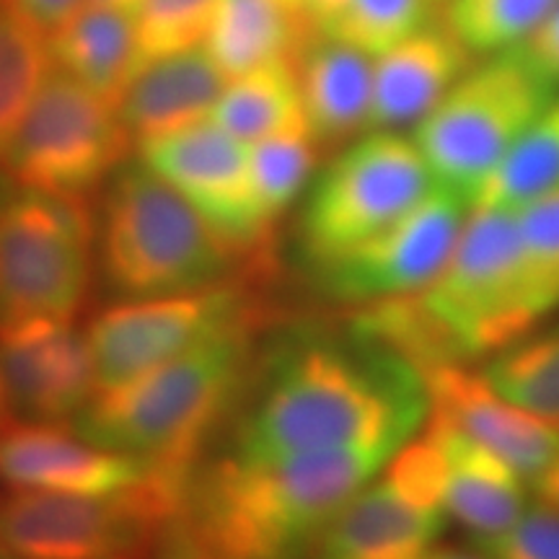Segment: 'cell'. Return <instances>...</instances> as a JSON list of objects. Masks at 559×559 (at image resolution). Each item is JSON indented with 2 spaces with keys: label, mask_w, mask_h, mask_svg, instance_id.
Masks as SVG:
<instances>
[{
  "label": "cell",
  "mask_w": 559,
  "mask_h": 559,
  "mask_svg": "<svg viewBox=\"0 0 559 559\" xmlns=\"http://www.w3.org/2000/svg\"><path fill=\"white\" fill-rule=\"evenodd\" d=\"M428 389L394 349L349 326H290L264 340L228 419L226 451L290 456L334 449L396 451L423 430Z\"/></svg>",
  "instance_id": "cell-1"
},
{
  "label": "cell",
  "mask_w": 559,
  "mask_h": 559,
  "mask_svg": "<svg viewBox=\"0 0 559 559\" xmlns=\"http://www.w3.org/2000/svg\"><path fill=\"white\" fill-rule=\"evenodd\" d=\"M515 210L472 205L443 270L423 290L360 306L349 326L419 373L469 366L536 332Z\"/></svg>",
  "instance_id": "cell-2"
},
{
  "label": "cell",
  "mask_w": 559,
  "mask_h": 559,
  "mask_svg": "<svg viewBox=\"0 0 559 559\" xmlns=\"http://www.w3.org/2000/svg\"><path fill=\"white\" fill-rule=\"evenodd\" d=\"M394 456L334 449L290 456L202 459L181 519L221 559H311L334 515Z\"/></svg>",
  "instance_id": "cell-3"
},
{
  "label": "cell",
  "mask_w": 559,
  "mask_h": 559,
  "mask_svg": "<svg viewBox=\"0 0 559 559\" xmlns=\"http://www.w3.org/2000/svg\"><path fill=\"white\" fill-rule=\"evenodd\" d=\"M264 324L267 317L241 321L140 379L102 391L73 419V428L187 489L207 443L239 407Z\"/></svg>",
  "instance_id": "cell-4"
},
{
  "label": "cell",
  "mask_w": 559,
  "mask_h": 559,
  "mask_svg": "<svg viewBox=\"0 0 559 559\" xmlns=\"http://www.w3.org/2000/svg\"><path fill=\"white\" fill-rule=\"evenodd\" d=\"M96 251L104 285L120 300L213 288L249 270L190 200L143 160L122 164L104 187Z\"/></svg>",
  "instance_id": "cell-5"
},
{
  "label": "cell",
  "mask_w": 559,
  "mask_h": 559,
  "mask_svg": "<svg viewBox=\"0 0 559 559\" xmlns=\"http://www.w3.org/2000/svg\"><path fill=\"white\" fill-rule=\"evenodd\" d=\"M557 91V83L521 47L474 62L430 115L415 124L412 140L436 185L474 205L489 174Z\"/></svg>",
  "instance_id": "cell-6"
},
{
  "label": "cell",
  "mask_w": 559,
  "mask_h": 559,
  "mask_svg": "<svg viewBox=\"0 0 559 559\" xmlns=\"http://www.w3.org/2000/svg\"><path fill=\"white\" fill-rule=\"evenodd\" d=\"M94 200L16 190L0 213V330L32 319L75 321L99 272Z\"/></svg>",
  "instance_id": "cell-7"
},
{
  "label": "cell",
  "mask_w": 559,
  "mask_h": 559,
  "mask_svg": "<svg viewBox=\"0 0 559 559\" xmlns=\"http://www.w3.org/2000/svg\"><path fill=\"white\" fill-rule=\"evenodd\" d=\"M185 489L151 477L117 495L9 489L0 549L19 559H145L185 508Z\"/></svg>",
  "instance_id": "cell-8"
},
{
  "label": "cell",
  "mask_w": 559,
  "mask_h": 559,
  "mask_svg": "<svg viewBox=\"0 0 559 559\" xmlns=\"http://www.w3.org/2000/svg\"><path fill=\"white\" fill-rule=\"evenodd\" d=\"M436 187L415 140L370 130L337 151L306 190L298 218L300 254L324 264L402 218Z\"/></svg>",
  "instance_id": "cell-9"
},
{
  "label": "cell",
  "mask_w": 559,
  "mask_h": 559,
  "mask_svg": "<svg viewBox=\"0 0 559 559\" xmlns=\"http://www.w3.org/2000/svg\"><path fill=\"white\" fill-rule=\"evenodd\" d=\"M135 148L115 104L52 70L21 122L5 177L16 190L94 200Z\"/></svg>",
  "instance_id": "cell-10"
},
{
  "label": "cell",
  "mask_w": 559,
  "mask_h": 559,
  "mask_svg": "<svg viewBox=\"0 0 559 559\" xmlns=\"http://www.w3.org/2000/svg\"><path fill=\"white\" fill-rule=\"evenodd\" d=\"M262 317H267L262 296L247 277L177 296L117 300L86 330L96 394L120 389L202 340Z\"/></svg>",
  "instance_id": "cell-11"
},
{
  "label": "cell",
  "mask_w": 559,
  "mask_h": 559,
  "mask_svg": "<svg viewBox=\"0 0 559 559\" xmlns=\"http://www.w3.org/2000/svg\"><path fill=\"white\" fill-rule=\"evenodd\" d=\"M445 469L419 430L334 515L311 559H419L443 536Z\"/></svg>",
  "instance_id": "cell-12"
},
{
  "label": "cell",
  "mask_w": 559,
  "mask_h": 559,
  "mask_svg": "<svg viewBox=\"0 0 559 559\" xmlns=\"http://www.w3.org/2000/svg\"><path fill=\"white\" fill-rule=\"evenodd\" d=\"M140 160L166 179L226 239L249 270H270L275 226L262 218L251 187L249 145L213 120L140 145Z\"/></svg>",
  "instance_id": "cell-13"
},
{
  "label": "cell",
  "mask_w": 559,
  "mask_h": 559,
  "mask_svg": "<svg viewBox=\"0 0 559 559\" xmlns=\"http://www.w3.org/2000/svg\"><path fill=\"white\" fill-rule=\"evenodd\" d=\"M472 202L436 185L402 218L345 254L311 267L330 300L370 306L423 290L449 262Z\"/></svg>",
  "instance_id": "cell-14"
},
{
  "label": "cell",
  "mask_w": 559,
  "mask_h": 559,
  "mask_svg": "<svg viewBox=\"0 0 559 559\" xmlns=\"http://www.w3.org/2000/svg\"><path fill=\"white\" fill-rule=\"evenodd\" d=\"M0 376L9 407L24 419L73 425L96 394L88 340L75 321L32 319L3 326Z\"/></svg>",
  "instance_id": "cell-15"
},
{
  "label": "cell",
  "mask_w": 559,
  "mask_h": 559,
  "mask_svg": "<svg viewBox=\"0 0 559 559\" xmlns=\"http://www.w3.org/2000/svg\"><path fill=\"white\" fill-rule=\"evenodd\" d=\"M151 477L156 474L145 464L104 449L68 423L24 417L0 423V485L5 489L117 495Z\"/></svg>",
  "instance_id": "cell-16"
},
{
  "label": "cell",
  "mask_w": 559,
  "mask_h": 559,
  "mask_svg": "<svg viewBox=\"0 0 559 559\" xmlns=\"http://www.w3.org/2000/svg\"><path fill=\"white\" fill-rule=\"evenodd\" d=\"M428 412L508 461L534 481L559 459V423L531 412L500 394L472 366H436L423 373Z\"/></svg>",
  "instance_id": "cell-17"
},
{
  "label": "cell",
  "mask_w": 559,
  "mask_h": 559,
  "mask_svg": "<svg viewBox=\"0 0 559 559\" xmlns=\"http://www.w3.org/2000/svg\"><path fill=\"white\" fill-rule=\"evenodd\" d=\"M423 430L436 440L445 469V513L474 542L498 536L528 508L531 481L508 461L453 428L449 419L430 415Z\"/></svg>",
  "instance_id": "cell-18"
},
{
  "label": "cell",
  "mask_w": 559,
  "mask_h": 559,
  "mask_svg": "<svg viewBox=\"0 0 559 559\" xmlns=\"http://www.w3.org/2000/svg\"><path fill=\"white\" fill-rule=\"evenodd\" d=\"M472 60L474 55L443 21L373 58L370 130L415 128L474 66Z\"/></svg>",
  "instance_id": "cell-19"
},
{
  "label": "cell",
  "mask_w": 559,
  "mask_h": 559,
  "mask_svg": "<svg viewBox=\"0 0 559 559\" xmlns=\"http://www.w3.org/2000/svg\"><path fill=\"white\" fill-rule=\"evenodd\" d=\"M300 99L321 148H345L370 132L373 58L330 34H313L296 60Z\"/></svg>",
  "instance_id": "cell-20"
},
{
  "label": "cell",
  "mask_w": 559,
  "mask_h": 559,
  "mask_svg": "<svg viewBox=\"0 0 559 559\" xmlns=\"http://www.w3.org/2000/svg\"><path fill=\"white\" fill-rule=\"evenodd\" d=\"M226 83V73L215 66L205 47H198L143 62L117 111L135 148H140L148 140L210 120Z\"/></svg>",
  "instance_id": "cell-21"
},
{
  "label": "cell",
  "mask_w": 559,
  "mask_h": 559,
  "mask_svg": "<svg viewBox=\"0 0 559 559\" xmlns=\"http://www.w3.org/2000/svg\"><path fill=\"white\" fill-rule=\"evenodd\" d=\"M47 47L55 70L83 83L115 107L143 68L135 16L109 5L86 3L47 34Z\"/></svg>",
  "instance_id": "cell-22"
},
{
  "label": "cell",
  "mask_w": 559,
  "mask_h": 559,
  "mask_svg": "<svg viewBox=\"0 0 559 559\" xmlns=\"http://www.w3.org/2000/svg\"><path fill=\"white\" fill-rule=\"evenodd\" d=\"M313 34L321 32L311 19L283 0H218L202 47L230 81L272 62H296Z\"/></svg>",
  "instance_id": "cell-23"
},
{
  "label": "cell",
  "mask_w": 559,
  "mask_h": 559,
  "mask_svg": "<svg viewBox=\"0 0 559 559\" xmlns=\"http://www.w3.org/2000/svg\"><path fill=\"white\" fill-rule=\"evenodd\" d=\"M210 120L247 145L309 124L300 99L296 62H272L230 79Z\"/></svg>",
  "instance_id": "cell-24"
},
{
  "label": "cell",
  "mask_w": 559,
  "mask_h": 559,
  "mask_svg": "<svg viewBox=\"0 0 559 559\" xmlns=\"http://www.w3.org/2000/svg\"><path fill=\"white\" fill-rule=\"evenodd\" d=\"M52 70L47 34L0 0V169Z\"/></svg>",
  "instance_id": "cell-25"
},
{
  "label": "cell",
  "mask_w": 559,
  "mask_h": 559,
  "mask_svg": "<svg viewBox=\"0 0 559 559\" xmlns=\"http://www.w3.org/2000/svg\"><path fill=\"white\" fill-rule=\"evenodd\" d=\"M559 190V91L489 174L474 205L519 210Z\"/></svg>",
  "instance_id": "cell-26"
},
{
  "label": "cell",
  "mask_w": 559,
  "mask_h": 559,
  "mask_svg": "<svg viewBox=\"0 0 559 559\" xmlns=\"http://www.w3.org/2000/svg\"><path fill=\"white\" fill-rule=\"evenodd\" d=\"M319 153L321 145L313 140L309 124L249 145L251 187L270 226L277 228V221L309 190Z\"/></svg>",
  "instance_id": "cell-27"
},
{
  "label": "cell",
  "mask_w": 559,
  "mask_h": 559,
  "mask_svg": "<svg viewBox=\"0 0 559 559\" xmlns=\"http://www.w3.org/2000/svg\"><path fill=\"white\" fill-rule=\"evenodd\" d=\"M481 373L508 400L559 423V324L500 349Z\"/></svg>",
  "instance_id": "cell-28"
},
{
  "label": "cell",
  "mask_w": 559,
  "mask_h": 559,
  "mask_svg": "<svg viewBox=\"0 0 559 559\" xmlns=\"http://www.w3.org/2000/svg\"><path fill=\"white\" fill-rule=\"evenodd\" d=\"M559 0H449L443 24L474 58L515 50L547 21Z\"/></svg>",
  "instance_id": "cell-29"
},
{
  "label": "cell",
  "mask_w": 559,
  "mask_h": 559,
  "mask_svg": "<svg viewBox=\"0 0 559 559\" xmlns=\"http://www.w3.org/2000/svg\"><path fill=\"white\" fill-rule=\"evenodd\" d=\"M436 0H347L330 37L379 58L400 41L428 29Z\"/></svg>",
  "instance_id": "cell-30"
},
{
  "label": "cell",
  "mask_w": 559,
  "mask_h": 559,
  "mask_svg": "<svg viewBox=\"0 0 559 559\" xmlns=\"http://www.w3.org/2000/svg\"><path fill=\"white\" fill-rule=\"evenodd\" d=\"M523 272L539 319L559 311V190L515 210Z\"/></svg>",
  "instance_id": "cell-31"
},
{
  "label": "cell",
  "mask_w": 559,
  "mask_h": 559,
  "mask_svg": "<svg viewBox=\"0 0 559 559\" xmlns=\"http://www.w3.org/2000/svg\"><path fill=\"white\" fill-rule=\"evenodd\" d=\"M215 5L218 0H143L132 13L143 62L205 45Z\"/></svg>",
  "instance_id": "cell-32"
},
{
  "label": "cell",
  "mask_w": 559,
  "mask_h": 559,
  "mask_svg": "<svg viewBox=\"0 0 559 559\" xmlns=\"http://www.w3.org/2000/svg\"><path fill=\"white\" fill-rule=\"evenodd\" d=\"M474 544L489 559H559V506L536 495L513 526Z\"/></svg>",
  "instance_id": "cell-33"
},
{
  "label": "cell",
  "mask_w": 559,
  "mask_h": 559,
  "mask_svg": "<svg viewBox=\"0 0 559 559\" xmlns=\"http://www.w3.org/2000/svg\"><path fill=\"white\" fill-rule=\"evenodd\" d=\"M145 559H221L213 555L205 544H202L194 531L187 526V521L179 519L171 521L169 526L164 528V534L158 536V542L153 544Z\"/></svg>",
  "instance_id": "cell-34"
},
{
  "label": "cell",
  "mask_w": 559,
  "mask_h": 559,
  "mask_svg": "<svg viewBox=\"0 0 559 559\" xmlns=\"http://www.w3.org/2000/svg\"><path fill=\"white\" fill-rule=\"evenodd\" d=\"M521 50L526 52V58L534 62L544 75H549V79L559 86V5L549 13L539 29L523 41Z\"/></svg>",
  "instance_id": "cell-35"
},
{
  "label": "cell",
  "mask_w": 559,
  "mask_h": 559,
  "mask_svg": "<svg viewBox=\"0 0 559 559\" xmlns=\"http://www.w3.org/2000/svg\"><path fill=\"white\" fill-rule=\"evenodd\" d=\"M3 3L29 19L45 34H50L60 24H66L75 11H81L88 0H3Z\"/></svg>",
  "instance_id": "cell-36"
},
{
  "label": "cell",
  "mask_w": 559,
  "mask_h": 559,
  "mask_svg": "<svg viewBox=\"0 0 559 559\" xmlns=\"http://www.w3.org/2000/svg\"><path fill=\"white\" fill-rule=\"evenodd\" d=\"M347 0H306L304 11L311 19V24L317 26L321 34L330 32V26L337 21V16L345 11Z\"/></svg>",
  "instance_id": "cell-37"
},
{
  "label": "cell",
  "mask_w": 559,
  "mask_h": 559,
  "mask_svg": "<svg viewBox=\"0 0 559 559\" xmlns=\"http://www.w3.org/2000/svg\"><path fill=\"white\" fill-rule=\"evenodd\" d=\"M419 559H489V557L472 542V547H445V544H436V547L425 551Z\"/></svg>",
  "instance_id": "cell-38"
},
{
  "label": "cell",
  "mask_w": 559,
  "mask_h": 559,
  "mask_svg": "<svg viewBox=\"0 0 559 559\" xmlns=\"http://www.w3.org/2000/svg\"><path fill=\"white\" fill-rule=\"evenodd\" d=\"M534 492L539 495V498L559 506V459L534 481Z\"/></svg>",
  "instance_id": "cell-39"
},
{
  "label": "cell",
  "mask_w": 559,
  "mask_h": 559,
  "mask_svg": "<svg viewBox=\"0 0 559 559\" xmlns=\"http://www.w3.org/2000/svg\"><path fill=\"white\" fill-rule=\"evenodd\" d=\"M88 3H96V5H109V9H120V11H130L135 13V9L143 0H88Z\"/></svg>",
  "instance_id": "cell-40"
},
{
  "label": "cell",
  "mask_w": 559,
  "mask_h": 559,
  "mask_svg": "<svg viewBox=\"0 0 559 559\" xmlns=\"http://www.w3.org/2000/svg\"><path fill=\"white\" fill-rule=\"evenodd\" d=\"M11 179L5 177L3 171H0V213H3V207H5V202H9V198H11Z\"/></svg>",
  "instance_id": "cell-41"
},
{
  "label": "cell",
  "mask_w": 559,
  "mask_h": 559,
  "mask_svg": "<svg viewBox=\"0 0 559 559\" xmlns=\"http://www.w3.org/2000/svg\"><path fill=\"white\" fill-rule=\"evenodd\" d=\"M9 394H5V386H3V376H0V423L3 419H9Z\"/></svg>",
  "instance_id": "cell-42"
},
{
  "label": "cell",
  "mask_w": 559,
  "mask_h": 559,
  "mask_svg": "<svg viewBox=\"0 0 559 559\" xmlns=\"http://www.w3.org/2000/svg\"><path fill=\"white\" fill-rule=\"evenodd\" d=\"M283 3H288V5H293V9L304 11V3H306V0H283ZM304 13H306V11H304Z\"/></svg>",
  "instance_id": "cell-43"
},
{
  "label": "cell",
  "mask_w": 559,
  "mask_h": 559,
  "mask_svg": "<svg viewBox=\"0 0 559 559\" xmlns=\"http://www.w3.org/2000/svg\"><path fill=\"white\" fill-rule=\"evenodd\" d=\"M0 559H19V557H13V555H9V551L0 549Z\"/></svg>",
  "instance_id": "cell-44"
},
{
  "label": "cell",
  "mask_w": 559,
  "mask_h": 559,
  "mask_svg": "<svg viewBox=\"0 0 559 559\" xmlns=\"http://www.w3.org/2000/svg\"><path fill=\"white\" fill-rule=\"evenodd\" d=\"M436 3H449V0H436Z\"/></svg>",
  "instance_id": "cell-45"
}]
</instances>
